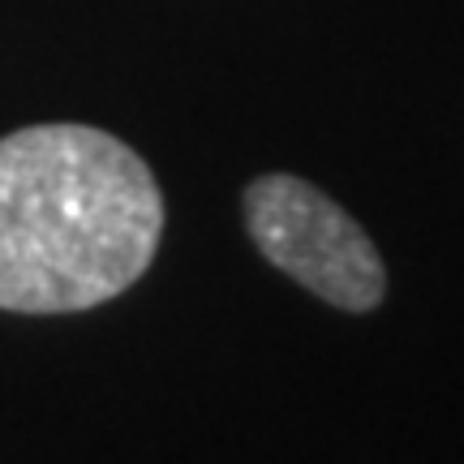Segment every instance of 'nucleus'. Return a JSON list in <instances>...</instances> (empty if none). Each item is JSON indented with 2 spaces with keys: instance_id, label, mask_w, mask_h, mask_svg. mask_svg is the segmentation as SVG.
I'll use <instances>...</instances> for the list:
<instances>
[{
  "instance_id": "f257e3e1",
  "label": "nucleus",
  "mask_w": 464,
  "mask_h": 464,
  "mask_svg": "<svg viewBox=\"0 0 464 464\" xmlns=\"http://www.w3.org/2000/svg\"><path fill=\"white\" fill-rule=\"evenodd\" d=\"M164 237L155 172L95 125L0 138V310L82 314L147 276Z\"/></svg>"
},
{
  "instance_id": "f03ea898",
  "label": "nucleus",
  "mask_w": 464,
  "mask_h": 464,
  "mask_svg": "<svg viewBox=\"0 0 464 464\" xmlns=\"http://www.w3.org/2000/svg\"><path fill=\"white\" fill-rule=\"evenodd\" d=\"M246 232L276 271L344 314H370L387 293V266L370 232L293 172H266L246 185Z\"/></svg>"
}]
</instances>
